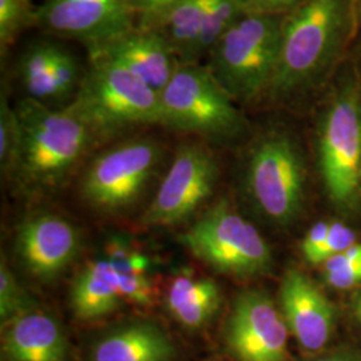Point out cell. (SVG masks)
Returning a JSON list of instances; mask_svg holds the SVG:
<instances>
[{"mask_svg": "<svg viewBox=\"0 0 361 361\" xmlns=\"http://www.w3.org/2000/svg\"><path fill=\"white\" fill-rule=\"evenodd\" d=\"M312 361H361V353L352 349H340L319 356Z\"/></svg>", "mask_w": 361, "mask_h": 361, "instance_id": "34", "label": "cell"}, {"mask_svg": "<svg viewBox=\"0 0 361 361\" xmlns=\"http://www.w3.org/2000/svg\"><path fill=\"white\" fill-rule=\"evenodd\" d=\"M20 123L16 109L7 97L0 98V166L6 174H13L20 149Z\"/></svg>", "mask_w": 361, "mask_h": 361, "instance_id": "24", "label": "cell"}, {"mask_svg": "<svg viewBox=\"0 0 361 361\" xmlns=\"http://www.w3.org/2000/svg\"><path fill=\"white\" fill-rule=\"evenodd\" d=\"M67 107L95 138L133 126L161 125L159 94L125 67L99 56H92L90 68Z\"/></svg>", "mask_w": 361, "mask_h": 361, "instance_id": "4", "label": "cell"}, {"mask_svg": "<svg viewBox=\"0 0 361 361\" xmlns=\"http://www.w3.org/2000/svg\"><path fill=\"white\" fill-rule=\"evenodd\" d=\"M180 0H130L134 13L142 15V28H154Z\"/></svg>", "mask_w": 361, "mask_h": 361, "instance_id": "29", "label": "cell"}, {"mask_svg": "<svg viewBox=\"0 0 361 361\" xmlns=\"http://www.w3.org/2000/svg\"><path fill=\"white\" fill-rule=\"evenodd\" d=\"M285 15L249 11L207 51V71L233 101L268 95L280 62Z\"/></svg>", "mask_w": 361, "mask_h": 361, "instance_id": "2", "label": "cell"}, {"mask_svg": "<svg viewBox=\"0 0 361 361\" xmlns=\"http://www.w3.org/2000/svg\"><path fill=\"white\" fill-rule=\"evenodd\" d=\"M329 228H331L329 222H317L310 228V232L305 234L301 243V252L304 258L310 264L314 262V258L324 245L329 233Z\"/></svg>", "mask_w": 361, "mask_h": 361, "instance_id": "30", "label": "cell"}, {"mask_svg": "<svg viewBox=\"0 0 361 361\" xmlns=\"http://www.w3.org/2000/svg\"><path fill=\"white\" fill-rule=\"evenodd\" d=\"M180 241L194 257L224 274L249 277L271 268V247L264 237L224 201L182 233Z\"/></svg>", "mask_w": 361, "mask_h": 361, "instance_id": "6", "label": "cell"}, {"mask_svg": "<svg viewBox=\"0 0 361 361\" xmlns=\"http://www.w3.org/2000/svg\"><path fill=\"white\" fill-rule=\"evenodd\" d=\"M35 20L31 0H0V47L6 51L15 38Z\"/></svg>", "mask_w": 361, "mask_h": 361, "instance_id": "25", "label": "cell"}, {"mask_svg": "<svg viewBox=\"0 0 361 361\" xmlns=\"http://www.w3.org/2000/svg\"><path fill=\"white\" fill-rule=\"evenodd\" d=\"M280 310L290 335L305 352L319 353L331 341L335 308L302 271H286L280 286Z\"/></svg>", "mask_w": 361, "mask_h": 361, "instance_id": "14", "label": "cell"}, {"mask_svg": "<svg viewBox=\"0 0 361 361\" xmlns=\"http://www.w3.org/2000/svg\"><path fill=\"white\" fill-rule=\"evenodd\" d=\"M35 301L10 269L6 258L0 261V319L1 324L13 317L35 310Z\"/></svg>", "mask_w": 361, "mask_h": 361, "instance_id": "23", "label": "cell"}, {"mask_svg": "<svg viewBox=\"0 0 361 361\" xmlns=\"http://www.w3.org/2000/svg\"><path fill=\"white\" fill-rule=\"evenodd\" d=\"M15 250L30 274L50 281L75 261L80 235L67 219L49 213L37 214L19 225Z\"/></svg>", "mask_w": 361, "mask_h": 361, "instance_id": "13", "label": "cell"}, {"mask_svg": "<svg viewBox=\"0 0 361 361\" xmlns=\"http://www.w3.org/2000/svg\"><path fill=\"white\" fill-rule=\"evenodd\" d=\"M209 0H180L154 27L180 63H198L200 43L207 22Z\"/></svg>", "mask_w": 361, "mask_h": 361, "instance_id": "20", "label": "cell"}, {"mask_svg": "<svg viewBox=\"0 0 361 361\" xmlns=\"http://www.w3.org/2000/svg\"><path fill=\"white\" fill-rule=\"evenodd\" d=\"M1 353L6 361H67L68 343L62 324L35 308L3 324Z\"/></svg>", "mask_w": 361, "mask_h": 361, "instance_id": "16", "label": "cell"}, {"mask_svg": "<svg viewBox=\"0 0 361 361\" xmlns=\"http://www.w3.org/2000/svg\"><path fill=\"white\" fill-rule=\"evenodd\" d=\"M353 312H355V316L357 317L359 323L361 324V292L355 297V301H353Z\"/></svg>", "mask_w": 361, "mask_h": 361, "instance_id": "35", "label": "cell"}, {"mask_svg": "<svg viewBox=\"0 0 361 361\" xmlns=\"http://www.w3.org/2000/svg\"><path fill=\"white\" fill-rule=\"evenodd\" d=\"M319 152L331 201L343 210L356 207L361 197V99L353 91L340 95L326 113Z\"/></svg>", "mask_w": 361, "mask_h": 361, "instance_id": "8", "label": "cell"}, {"mask_svg": "<svg viewBox=\"0 0 361 361\" xmlns=\"http://www.w3.org/2000/svg\"><path fill=\"white\" fill-rule=\"evenodd\" d=\"M353 244H356V234L352 229H349L348 226L344 225L343 222L331 224L328 237L314 258L313 265L324 264L325 261H328L329 258L334 257L337 253L343 252L344 249H347Z\"/></svg>", "mask_w": 361, "mask_h": 361, "instance_id": "28", "label": "cell"}, {"mask_svg": "<svg viewBox=\"0 0 361 361\" xmlns=\"http://www.w3.org/2000/svg\"><path fill=\"white\" fill-rule=\"evenodd\" d=\"M104 258L109 259L118 274L149 273L150 271L149 257L121 238H111L109 241Z\"/></svg>", "mask_w": 361, "mask_h": 361, "instance_id": "26", "label": "cell"}, {"mask_svg": "<svg viewBox=\"0 0 361 361\" xmlns=\"http://www.w3.org/2000/svg\"><path fill=\"white\" fill-rule=\"evenodd\" d=\"M20 123V149L13 176L27 189L59 186L95 138L70 109H55L23 98L15 106Z\"/></svg>", "mask_w": 361, "mask_h": 361, "instance_id": "1", "label": "cell"}, {"mask_svg": "<svg viewBox=\"0 0 361 361\" xmlns=\"http://www.w3.org/2000/svg\"><path fill=\"white\" fill-rule=\"evenodd\" d=\"M304 165L295 141L281 133L255 146L246 170V189L258 210L276 224L296 219L304 198Z\"/></svg>", "mask_w": 361, "mask_h": 361, "instance_id": "7", "label": "cell"}, {"mask_svg": "<svg viewBox=\"0 0 361 361\" xmlns=\"http://www.w3.org/2000/svg\"><path fill=\"white\" fill-rule=\"evenodd\" d=\"M361 261V243L360 244H353L347 249H344L343 252L337 253L336 256L329 258L328 261H325L323 264L324 273L328 271H340L343 268H347L349 265L357 264Z\"/></svg>", "mask_w": 361, "mask_h": 361, "instance_id": "33", "label": "cell"}, {"mask_svg": "<svg viewBox=\"0 0 361 361\" xmlns=\"http://www.w3.org/2000/svg\"><path fill=\"white\" fill-rule=\"evenodd\" d=\"M130 0H46L35 23L58 38L101 46L134 30Z\"/></svg>", "mask_w": 361, "mask_h": 361, "instance_id": "12", "label": "cell"}, {"mask_svg": "<svg viewBox=\"0 0 361 361\" xmlns=\"http://www.w3.org/2000/svg\"><path fill=\"white\" fill-rule=\"evenodd\" d=\"M118 281L123 301L140 307H147L154 301V285L149 273L118 274Z\"/></svg>", "mask_w": 361, "mask_h": 361, "instance_id": "27", "label": "cell"}, {"mask_svg": "<svg viewBox=\"0 0 361 361\" xmlns=\"http://www.w3.org/2000/svg\"><path fill=\"white\" fill-rule=\"evenodd\" d=\"M289 335L280 307L258 290L235 297L224 329L225 345L237 361H288Z\"/></svg>", "mask_w": 361, "mask_h": 361, "instance_id": "11", "label": "cell"}, {"mask_svg": "<svg viewBox=\"0 0 361 361\" xmlns=\"http://www.w3.org/2000/svg\"><path fill=\"white\" fill-rule=\"evenodd\" d=\"M161 125L209 141H231L244 129L233 99L205 66L180 63L159 94Z\"/></svg>", "mask_w": 361, "mask_h": 361, "instance_id": "5", "label": "cell"}, {"mask_svg": "<svg viewBox=\"0 0 361 361\" xmlns=\"http://www.w3.org/2000/svg\"><path fill=\"white\" fill-rule=\"evenodd\" d=\"M165 301L177 323L186 329H201L219 313L222 290L209 277L182 271L171 280Z\"/></svg>", "mask_w": 361, "mask_h": 361, "instance_id": "18", "label": "cell"}, {"mask_svg": "<svg viewBox=\"0 0 361 361\" xmlns=\"http://www.w3.org/2000/svg\"><path fill=\"white\" fill-rule=\"evenodd\" d=\"M246 13H249L246 0H209L207 22L200 43L201 58L205 56L216 40Z\"/></svg>", "mask_w": 361, "mask_h": 361, "instance_id": "22", "label": "cell"}, {"mask_svg": "<svg viewBox=\"0 0 361 361\" xmlns=\"http://www.w3.org/2000/svg\"><path fill=\"white\" fill-rule=\"evenodd\" d=\"M349 0H304L283 20L280 62L269 94L284 98L328 65L348 19Z\"/></svg>", "mask_w": 361, "mask_h": 361, "instance_id": "3", "label": "cell"}, {"mask_svg": "<svg viewBox=\"0 0 361 361\" xmlns=\"http://www.w3.org/2000/svg\"><path fill=\"white\" fill-rule=\"evenodd\" d=\"M159 161L161 147L152 140L119 143L91 162L82 180V195L98 210H125L140 198Z\"/></svg>", "mask_w": 361, "mask_h": 361, "instance_id": "9", "label": "cell"}, {"mask_svg": "<svg viewBox=\"0 0 361 361\" xmlns=\"http://www.w3.org/2000/svg\"><path fill=\"white\" fill-rule=\"evenodd\" d=\"M325 283L335 289H350L361 283V261L340 271L324 273Z\"/></svg>", "mask_w": 361, "mask_h": 361, "instance_id": "31", "label": "cell"}, {"mask_svg": "<svg viewBox=\"0 0 361 361\" xmlns=\"http://www.w3.org/2000/svg\"><path fill=\"white\" fill-rule=\"evenodd\" d=\"M216 180L212 153L201 145L182 146L143 214V225L170 226L189 219L212 195Z\"/></svg>", "mask_w": 361, "mask_h": 361, "instance_id": "10", "label": "cell"}, {"mask_svg": "<svg viewBox=\"0 0 361 361\" xmlns=\"http://www.w3.org/2000/svg\"><path fill=\"white\" fill-rule=\"evenodd\" d=\"M177 349L170 336L153 322L133 320L101 336L91 361H174Z\"/></svg>", "mask_w": 361, "mask_h": 361, "instance_id": "17", "label": "cell"}, {"mask_svg": "<svg viewBox=\"0 0 361 361\" xmlns=\"http://www.w3.org/2000/svg\"><path fill=\"white\" fill-rule=\"evenodd\" d=\"M249 11L286 15L293 11L304 0H246Z\"/></svg>", "mask_w": 361, "mask_h": 361, "instance_id": "32", "label": "cell"}, {"mask_svg": "<svg viewBox=\"0 0 361 361\" xmlns=\"http://www.w3.org/2000/svg\"><path fill=\"white\" fill-rule=\"evenodd\" d=\"M92 56L106 58L129 70L161 94L180 65L165 37L154 28L131 30L119 38L90 47Z\"/></svg>", "mask_w": 361, "mask_h": 361, "instance_id": "15", "label": "cell"}, {"mask_svg": "<svg viewBox=\"0 0 361 361\" xmlns=\"http://www.w3.org/2000/svg\"><path fill=\"white\" fill-rule=\"evenodd\" d=\"M61 46L55 42L37 40L20 54L16 74L26 98L49 104L52 71Z\"/></svg>", "mask_w": 361, "mask_h": 361, "instance_id": "21", "label": "cell"}, {"mask_svg": "<svg viewBox=\"0 0 361 361\" xmlns=\"http://www.w3.org/2000/svg\"><path fill=\"white\" fill-rule=\"evenodd\" d=\"M123 298L118 274L107 258L89 262L70 289V307L79 320H97L114 313Z\"/></svg>", "mask_w": 361, "mask_h": 361, "instance_id": "19", "label": "cell"}]
</instances>
